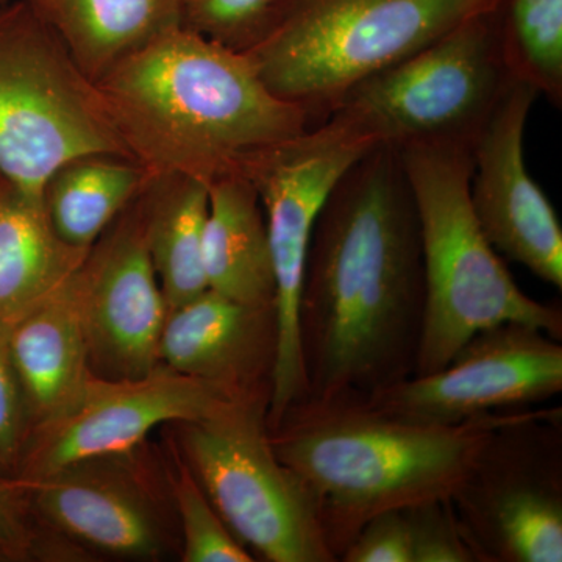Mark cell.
<instances>
[{"label":"cell","mask_w":562,"mask_h":562,"mask_svg":"<svg viewBox=\"0 0 562 562\" xmlns=\"http://www.w3.org/2000/svg\"><path fill=\"white\" fill-rule=\"evenodd\" d=\"M425 279L397 147H373L325 199L306 255L299 339L310 397L369 395L416 368Z\"/></svg>","instance_id":"1"},{"label":"cell","mask_w":562,"mask_h":562,"mask_svg":"<svg viewBox=\"0 0 562 562\" xmlns=\"http://www.w3.org/2000/svg\"><path fill=\"white\" fill-rule=\"evenodd\" d=\"M94 83L122 146L150 177L206 187L247 177L268 151L312 128L243 52L187 27L150 41Z\"/></svg>","instance_id":"2"},{"label":"cell","mask_w":562,"mask_h":562,"mask_svg":"<svg viewBox=\"0 0 562 562\" xmlns=\"http://www.w3.org/2000/svg\"><path fill=\"white\" fill-rule=\"evenodd\" d=\"M522 409L427 425L384 413L368 395H306L268 428L273 452L312 495L339 561L379 514L452 501L494 436Z\"/></svg>","instance_id":"3"},{"label":"cell","mask_w":562,"mask_h":562,"mask_svg":"<svg viewBox=\"0 0 562 562\" xmlns=\"http://www.w3.org/2000/svg\"><path fill=\"white\" fill-rule=\"evenodd\" d=\"M401 155L424 258V319L413 375L439 371L472 336L502 324L528 325L561 341L560 306L517 286L476 222L469 192L472 149L414 146Z\"/></svg>","instance_id":"4"},{"label":"cell","mask_w":562,"mask_h":562,"mask_svg":"<svg viewBox=\"0 0 562 562\" xmlns=\"http://www.w3.org/2000/svg\"><path fill=\"white\" fill-rule=\"evenodd\" d=\"M498 0H279L243 52L262 83L312 128L358 81L409 57Z\"/></svg>","instance_id":"5"},{"label":"cell","mask_w":562,"mask_h":562,"mask_svg":"<svg viewBox=\"0 0 562 562\" xmlns=\"http://www.w3.org/2000/svg\"><path fill=\"white\" fill-rule=\"evenodd\" d=\"M497 5L358 81L322 124L371 147L473 149L517 83L503 55Z\"/></svg>","instance_id":"6"},{"label":"cell","mask_w":562,"mask_h":562,"mask_svg":"<svg viewBox=\"0 0 562 562\" xmlns=\"http://www.w3.org/2000/svg\"><path fill=\"white\" fill-rule=\"evenodd\" d=\"M88 154L128 157L94 81L25 0L0 5V173L43 198L52 172Z\"/></svg>","instance_id":"7"},{"label":"cell","mask_w":562,"mask_h":562,"mask_svg":"<svg viewBox=\"0 0 562 562\" xmlns=\"http://www.w3.org/2000/svg\"><path fill=\"white\" fill-rule=\"evenodd\" d=\"M269 398L241 395L203 419L181 422L183 461L255 560L336 562L312 495L273 452Z\"/></svg>","instance_id":"8"},{"label":"cell","mask_w":562,"mask_h":562,"mask_svg":"<svg viewBox=\"0 0 562 562\" xmlns=\"http://www.w3.org/2000/svg\"><path fill=\"white\" fill-rule=\"evenodd\" d=\"M561 408H525L452 498L475 562L562 561Z\"/></svg>","instance_id":"9"},{"label":"cell","mask_w":562,"mask_h":562,"mask_svg":"<svg viewBox=\"0 0 562 562\" xmlns=\"http://www.w3.org/2000/svg\"><path fill=\"white\" fill-rule=\"evenodd\" d=\"M371 149L321 124L268 151L247 173L265 211L276 277L277 350L269 427L308 395L299 305L314 224L336 181Z\"/></svg>","instance_id":"10"},{"label":"cell","mask_w":562,"mask_h":562,"mask_svg":"<svg viewBox=\"0 0 562 562\" xmlns=\"http://www.w3.org/2000/svg\"><path fill=\"white\" fill-rule=\"evenodd\" d=\"M562 391L561 341L539 328L502 324L472 336L439 371L368 395L382 412L427 425L531 408Z\"/></svg>","instance_id":"11"},{"label":"cell","mask_w":562,"mask_h":562,"mask_svg":"<svg viewBox=\"0 0 562 562\" xmlns=\"http://www.w3.org/2000/svg\"><path fill=\"white\" fill-rule=\"evenodd\" d=\"M241 395L161 366L139 379L94 373L68 412L31 431L14 479L132 453L158 425L203 419Z\"/></svg>","instance_id":"12"},{"label":"cell","mask_w":562,"mask_h":562,"mask_svg":"<svg viewBox=\"0 0 562 562\" xmlns=\"http://www.w3.org/2000/svg\"><path fill=\"white\" fill-rule=\"evenodd\" d=\"M76 281L92 372L120 380L155 371L168 306L147 247L140 192L88 251Z\"/></svg>","instance_id":"13"},{"label":"cell","mask_w":562,"mask_h":562,"mask_svg":"<svg viewBox=\"0 0 562 562\" xmlns=\"http://www.w3.org/2000/svg\"><path fill=\"white\" fill-rule=\"evenodd\" d=\"M538 92L517 81L473 144L471 203L497 254L562 288V228L552 202L528 172L524 136Z\"/></svg>","instance_id":"14"},{"label":"cell","mask_w":562,"mask_h":562,"mask_svg":"<svg viewBox=\"0 0 562 562\" xmlns=\"http://www.w3.org/2000/svg\"><path fill=\"white\" fill-rule=\"evenodd\" d=\"M127 454L80 461L14 482L38 527L114 557H158L165 543L160 520L128 468Z\"/></svg>","instance_id":"15"},{"label":"cell","mask_w":562,"mask_h":562,"mask_svg":"<svg viewBox=\"0 0 562 562\" xmlns=\"http://www.w3.org/2000/svg\"><path fill=\"white\" fill-rule=\"evenodd\" d=\"M276 350L273 306H247L206 290L168 312L157 358L180 375L241 394H271Z\"/></svg>","instance_id":"16"},{"label":"cell","mask_w":562,"mask_h":562,"mask_svg":"<svg viewBox=\"0 0 562 562\" xmlns=\"http://www.w3.org/2000/svg\"><path fill=\"white\" fill-rule=\"evenodd\" d=\"M77 271L58 290L9 322L11 360L31 431L68 412L94 375Z\"/></svg>","instance_id":"17"},{"label":"cell","mask_w":562,"mask_h":562,"mask_svg":"<svg viewBox=\"0 0 562 562\" xmlns=\"http://www.w3.org/2000/svg\"><path fill=\"white\" fill-rule=\"evenodd\" d=\"M209 290L247 306L276 308V277L260 195L246 177L209 187L203 232Z\"/></svg>","instance_id":"18"},{"label":"cell","mask_w":562,"mask_h":562,"mask_svg":"<svg viewBox=\"0 0 562 562\" xmlns=\"http://www.w3.org/2000/svg\"><path fill=\"white\" fill-rule=\"evenodd\" d=\"M92 81L150 41L183 27V0H25Z\"/></svg>","instance_id":"19"},{"label":"cell","mask_w":562,"mask_h":562,"mask_svg":"<svg viewBox=\"0 0 562 562\" xmlns=\"http://www.w3.org/2000/svg\"><path fill=\"white\" fill-rule=\"evenodd\" d=\"M88 251L58 238L43 198L0 173V319H16L58 290Z\"/></svg>","instance_id":"20"},{"label":"cell","mask_w":562,"mask_h":562,"mask_svg":"<svg viewBox=\"0 0 562 562\" xmlns=\"http://www.w3.org/2000/svg\"><path fill=\"white\" fill-rule=\"evenodd\" d=\"M140 202L151 265L171 312L209 290L203 268L209 187L191 177H150Z\"/></svg>","instance_id":"21"},{"label":"cell","mask_w":562,"mask_h":562,"mask_svg":"<svg viewBox=\"0 0 562 562\" xmlns=\"http://www.w3.org/2000/svg\"><path fill=\"white\" fill-rule=\"evenodd\" d=\"M150 176L132 158L88 154L58 166L43 188L54 232L74 249L91 250L146 187Z\"/></svg>","instance_id":"22"},{"label":"cell","mask_w":562,"mask_h":562,"mask_svg":"<svg viewBox=\"0 0 562 562\" xmlns=\"http://www.w3.org/2000/svg\"><path fill=\"white\" fill-rule=\"evenodd\" d=\"M498 35L514 79L562 105V0H498Z\"/></svg>","instance_id":"23"},{"label":"cell","mask_w":562,"mask_h":562,"mask_svg":"<svg viewBox=\"0 0 562 562\" xmlns=\"http://www.w3.org/2000/svg\"><path fill=\"white\" fill-rule=\"evenodd\" d=\"M172 494L183 532L184 562H254L255 557L236 539L211 505L201 484L183 460L177 461Z\"/></svg>","instance_id":"24"},{"label":"cell","mask_w":562,"mask_h":562,"mask_svg":"<svg viewBox=\"0 0 562 562\" xmlns=\"http://www.w3.org/2000/svg\"><path fill=\"white\" fill-rule=\"evenodd\" d=\"M279 0H183V27L236 52L249 50Z\"/></svg>","instance_id":"25"},{"label":"cell","mask_w":562,"mask_h":562,"mask_svg":"<svg viewBox=\"0 0 562 562\" xmlns=\"http://www.w3.org/2000/svg\"><path fill=\"white\" fill-rule=\"evenodd\" d=\"M413 535V562H475L452 501L405 509Z\"/></svg>","instance_id":"26"},{"label":"cell","mask_w":562,"mask_h":562,"mask_svg":"<svg viewBox=\"0 0 562 562\" xmlns=\"http://www.w3.org/2000/svg\"><path fill=\"white\" fill-rule=\"evenodd\" d=\"M29 427L24 398L9 344V322L0 319V475L14 479Z\"/></svg>","instance_id":"27"},{"label":"cell","mask_w":562,"mask_h":562,"mask_svg":"<svg viewBox=\"0 0 562 562\" xmlns=\"http://www.w3.org/2000/svg\"><path fill=\"white\" fill-rule=\"evenodd\" d=\"M342 562H413V535L405 509L369 520L342 553Z\"/></svg>","instance_id":"28"},{"label":"cell","mask_w":562,"mask_h":562,"mask_svg":"<svg viewBox=\"0 0 562 562\" xmlns=\"http://www.w3.org/2000/svg\"><path fill=\"white\" fill-rule=\"evenodd\" d=\"M40 527L29 514L14 479L0 475V560H27L41 554Z\"/></svg>","instance_id":"29"},{"label":"cell","mask_w":562,"mask_h":562,"mask_svg":"<svg viewBox=\"0 0 562 562\" xmlns=\"http://www.w3.org/2000/svg\"><path fill=\"white\" fill-rule=\"evenodd\" d=\"M7 2H10V0H0V5H2V3H7Z\"/></svg>","instance_id":"30"}]
</instances>
